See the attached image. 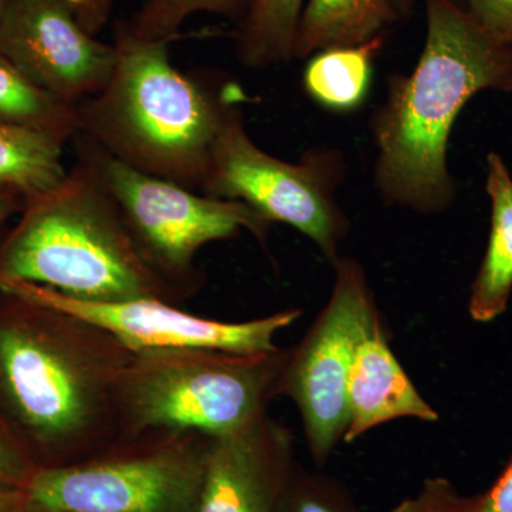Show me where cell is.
I'll return each instance as SVG.
<instances>
[{
    "label": "cell",
    "instance_id": "4dcf8cb0",
    "mask_svg": "<svg viewBox=\"0 0 512 512\" xmlns=\"http://www.w3.org/2000/svg\"><path fill=\"white\" fill-rule=\"evenodd\" d=\"M10 0H0V28H2L3 19L8 12Z\"/></svg>",
    "mask_w": 512,
    "mask_h": 512
},
{
    "label": "cell",
    "instance_id": "ffe728a7",
    "mask_svg": "<svg viewBox=\"0 0 512 512\" xmlns=\"http://www.w3.org/2000/svg\"><path fill=\"white\" fill-rule=\"evenodd\" d=\"M248 6L249 0H144L133 18L124 22L140 39L173 43L180 39L185 20L195 13H212L237 26Z\"/></svg>",
    "mask_w": 512,
    "mask_h": 512
},
{
    "label": "cell",
    "instance_id": "d6986e66",
    "mask_svg": "<svg viewBox=\"0 0 512 512\" xmlns=\"http://www.w3.org/2000/svg\"><path fill=\"white\" fill-rule=\"evenodd\" d=\"M0 123L72 143L79 134L76 107L33 83L0 53Z\"/></svg>",
    "mask_w": 512,
    "mask_h": 512
},
{
    "label": "cell",
    "instance_id": "ac0fdd59",
    "mask_svg": "<svg viewBox=\"0 0 512 512\" xmlns=\"http://www.w3.org/2000/svg\"><path fill=\"white\" fill-rule=\"evenodd\" d=\"M306 0H249L235 26V56L247 69L265 70L293 59V43Z\"/></svg>",
    "mask_w": 512,
    "mask_h": 512
},
{
    "label": "cell",
    "instance_id": "52a82bcc",
    "mask_svg": "<svg viewBox=\"0 0 512 512\" xmlns=\"http://www.w3.org/2000/svg\"><path fill=\"white\" fill-rule=\"evenodd\" d=\"M72 143L77 161L92 168L116 201L147 264L184 301L205 286L204 272L195 265L204 245L248 231L266 247L271 222L244 202L210 197L140 173L114 160L82 134Z\"/></svg>",
    "mask_w": 512,
    "mask_h": 512
},
{
    "label": "cell",
    "instance_id": "e0dca14e",
    "mask_svg": "<svg viewBox=\"0 0 512 512\" xmlns=\"http://www.w3.org/2000/svg\"><path fill=\"white\" fill-rule=\"evenodd\" d=\"M64 146L47 134L0 123V184L26 201L53 190L69 171L63 165Z\"/></svg>",
    "mask_w": 512,
    "mask_h": 512
},
{
    "label": "cell",
    "instance_id": "f1b7e54d",
    "mask_svg": "<svg viewBox=\"0 0 512 512\" xmlns=\"http://www.w3.org/2000/svg\"><path fill=\"white\" fill-rule=\"evenodd\" d=\"M501 92L512 93V45L507 46V56H505V66L503 77H501Z\"/></svg>",
    "mask_w": 512,
    "mask_h": 512
},
{
    "label": "cell",
    "instance_id": "5b68a950",
    "mask_svg": "<svg viewBox=\"0 0 512 512\" xmlns=\"http://www.w3.org/2000/svg\"><path fill=\"white\" fill-rule=\"evenodd\" d=\"M289 349L239 355L211 349L133 352L119 390L121 439L150 430L217 437L262 414L278 397Z\"/></svg>",
    "mask_w": 512,
    "mask_h": 512
},
{
    "label": "cell",
    "instance_id": "9a60e30c",
    "mask_svg": "<svg viewBox=\"0 0 512 512\" xmlns=\"http://www.w3.org/2000/svg\"><path fill=\"white\" fill-rule=\"evenodd\" d=\"M399 20L390 0H306L293 59H309L330 47L363 45Z\"/></svg>",
    "mask_w": 512,
    "mask_h": 512
},
{
    "label": "cell",
    "instance_id": "ba28073f",
    "mask_svg": "<svg viewBox=\"0 0 512 512\" xmlns=\"http://www.w3.org/2000/svg\"><path fill=\"white\" fill-rule=\"evenodd\" d=\"M247 100L239 86L228 97L200 192L244 202L271 224L291 225L333 264L350 228L336 201V190L346 173L342 151L311 148L299 163L271 156L245 128L242 104Z\"/></svg>",
    "mask_w": 512,
    "mask_h": 512
},
{
    "label": "cell",
    "instance_id": "7402d4cb",
    "mask_svg": "<svg viewBox=\"0 0 512 512\" xmlns=\"http://www.w3.org/2000/svg\"><path fill=\"white\" fill-rule=\"evenodd\" d=\"M474 497L457 490L446 477L426 478L419 491L400 501L392 512H471Z\"/></svg>",
    "mask_w": 512,
    "mask_h": 512
},
{
    "label": "cell",
    "instance_id": "f546056e",
    "mask_svg": "<svg viewBox=\"0 0 512 512\" xmlns=\"http://www.w3.org/2000/svg\"><path fill=\"white\" fill-rule=\"evenodd\" d=\"M454 3L461 6V2L463 0H453ZM392 3L394 12L397 13L399 19L407 18V16L412 13L414 5H416V0H390Z\"/></svg>",
    "mask_w": 512,
    "mask_h": 512
},
{
    "label": "cell",
    "instance_id": "6da1fadb",
    "mask_svg": "<svg viewBox=\"0 0 512 512\" xmlns=\"http://www.w3.org/2000/svg\"><path fill=\"white\" fill-rule=\"evenodd\" d=\"M131 355L92 322L0 292V413L37 467L77 463L121 439Z\"/></svg>",
    "mask_w": 512,
    "mask_h": 512
},
{
    "label": "cell",
    "instance_id": "30bf717a",
    "mask_svg": "<svg viewBox=\"0 0 512 512\" xmlns=\"http://www.w3.org/2000/svg\"><path fill=\"white\" fill-rule=\"evenodd\" d=\"M0 292L70 313L100 326L133 352L151 349H211L239 355H262L279 349L275 338L301 318V309H286L265 318L222 322L202 318L160 299L83 302L45 286L10 284Z\"/></svg>",
    "mask_w": 512,
    "mask_h": 512
},
{
    "label": "cell",
    "instance_id": "2e32d148",
    "mask_svg": "<svg viewBox=\"0 0 512 512\" xmlns=\"http://www.w3.org/2000/svg\"><path fill=\"white\" fill-rule=\"evenodd\" d=\"M383 43L382 35L363 45L330 47L315 53L303 72L306 94L336 113L356 110L369 93L373 62Z\"/></svg>",
    "mask_w": 512,
    "mask_h": 512
},
{
    "label": "cell",
    "instance_id": "9c48e42d",
    "mask_svg": "<svg viewBox=\"0 0 512 512\" xmlns=\"http://www.w3.org/2000/svg\"><path fill=\"white\" fill-rule=\"evenodd\" d=\"M332 266V295L301 343L289 348L278 389V397L298 407L318 467L348 430V380L357 346L386 326L360 262L339 256Z\"/></svg>",
    "mask_w": 512,
    "mask_h": 512
},
{
    "label": "cell",
    "instance_id": "4316f807",
    "mask_svg": "<svg viewBox=\"0 0 512 512\" xmlns=\"http://www.w3.org/2000/svg\"><path fill=\"white\" fill-rule=\"evenodd\" d=\"M0 512H32L25 488H0Z\"/></svg>",
    "mask_w": 512,
    "mask_h": 512
},
{
    "label": "cell",
    "instance_id": "d4e9b609",
    "mask_svg": "<svg viewBox=\"0 0 512 512\" xmlns=\"http://www.w3.org/2000/svg\"><path fill=\"white\" fill-rule=\"evenodd\" d=\"M471 512H512V458L487 491L474 495Z\"/></svg>",
    "mask_w": 512,
    "mask_h": 512
},
{
    "label": "cell",
    "instance_id": "7a4b0ae2",
    "mask_svg": "<svg viewBox=\"0 0 512 512\" xmlns=\"http://www.w3.org/2000/svg\"><path fill=\"white\" fill-rule=\"evenodd\" d=\"M427 35L409 74L387 79L372 114L375 187L387 205L440 214L457 184L447 164L451 130L468 101L500 89L507 46L495 42L453 0H426Z\"/></svg>",
    "mask_w": 512,
    "mask_h": 512
},
{
    "label": "cell",
    "instance_id": "cb8c5ba5",
    "mask_svg": "<svg viewBox=\"0 0 512 512\" xmlns=\"http://www.w3.org/2000/svg\"><path fill=\"white\" fill-rule=\"evenodd\" d=\"M461 8L495 42L512 45V0H463Z\"/></svg>",
    "mask_w": 512,
    "mask_h": 512
},
{
    "label": "cell",
    "instance_id": "5bb4252c",
    "mask_svg": "<svg viewBox=\"0 0 512 512\" xmlns=\"http://www.w3.org/2000/svg\"><path fill=\"white\" fill-rule=\"evenodd\" d=\"M485 188L491 201L490 237L468 299V313L478 323L500 318L512 295V177L500 154L487 156Z\"/></svg>",
    "mask_w": 512,
    "mask_h": 512
},
{
    "label": "cell",
    "instance_id": "603a6c76",
    "mask_svg": "<svg viewBox=\"0 0 512 512\" xmlns=\"http://www.w3.org/2000/svg\"><path fill=\"white\" fill-rule=\"evenodd\" d=\"M37 464L0 413V488H25Z\"/></svg>",
    "mask_w": 512,
    "mask_h": 512
},
{
    "label": "cell",
    "instance_id": "3957f363",
    "mask_svg": "<svg viewBox=\"0 0 512 512\" xmlns=\"http://www.w3.org/2000/svg\"><path fill=\"white\" fill-rule=\"evenodd\" d=\"M109 83L76 106L79 134L140 173L200 191L225 103L237 83L214 93L171 62L170 45L114 23Z\"/></svg>",
    "mask_w": 512,
    "mask_h": 512
},
{
    "label": "cell",
    "instance_id": "277c9868",
    "mask_svg": "<svg viewBox=\"0 0 512 512\" xmlns=\"http://www.w3.org/2000/svg\"><path fill=\"white\" fill-rule=\"evenodd\" d=\"M18 282L83 302H184L147 264L116 201L82 161L53 190L25 201L0 242V288Z\"/></svg>",
    "mask_w": 512,
    "mask_h": 512
},
{
    "label": "cell",
    "instance_id": "83f0119b",
    "mask_svg": "<svg viewBox=\"0 0 512 512\" xmlns=\"http://www.w3.org/2000/svg\"><path fill=\"white\" fill-rule=\"evenodd\" d=\"M25 198L12 188L0 191V227L25 207Z\"/></svg>",
    "mask_w": 512,
    "mask_h": 512
},
{
    "label": "cell",
    "instance_id": "8fae6325",
    "mask_svg": "<svg viewBox=\"0 0 512 512\" xmlns=\"http://www.w3.org/2000/svg\"><path fill=\"white\" fill-rule=\"evenodd\" d=\"M0 53L57 100L97 96L116 66V47L80 25L69 0H10Z\"/></svg>",
    "mask_w": 512,
    "mask_h": 512
},
{
    "label": "cell",
    "instance_id": "1f68e13d",
    "mask_svg": "<svg viewBox=\"0 0 512 512\" xmlns=\"http://www.w3.org/2000/svg\"><path fill=\"white\" fill-rule=\"evenodd\" d=\"M5 188H8V187H5V185L0 184V191L5 190Z\"/></svg>",
    "mask_w": 512,
    "mask_h": 512
},
{
    "label": "cell",
    "instance_id": "44dd1931",
    "mask_svg": "<svg viewBox=\"0 0 512 512\" xmlns=\"http://www.w3.org/2000/svg\"><path fill=\"white\" fill-rule=\"evenodd\" d=\"M274 512H357L345 493L325 477L293 470Z\"/></svg>",
    "mask_w": 512,
    "mask_h": 512
},
{
    "label": "cell",
    "instance_id": "8992f818",
    "mask_svg": "<svg viewBox=\"0 0 512 512\" xmlns=\"http://www.w3.org/2000/svg\"><path fill=\"white\" fill-rule=\"evenodd\" d=\"M211 436L150 430L77 463L39 467L25 491L32 512H197Z\"/></svg>",
    "mask_w": 512,
    "mask_h": 512
},
{
    "label": "cell",
    "instance_id": "484cf974",
    "mask_svg": "<svg viewBox=\"0 0 512 512\" xmlns=\"http://www.w3.org/2000/svg\"><path fill=\"white\" fill-rule=\"evenodd\" d=\"M80 25L96 36L109 22L116 0H69Z\"/></svg>",
    "mask_w": 512,
    "mask_h": 512
},
{
    "label": "cell",
    "instance_id": "7c38bea8",
    "mask_svg": "<svg viewBox=\"0 0 512 512\" xmlns=\"http://www.w3.org/2000/svg\"><path fill=\"white\" fill-rule=\"evenodd\" d=\"M292 471V431L262 414L212 437L197 512H274Z\"/></svg>",
    "mask_w": 512,
    "mask_h": 512
},
{
    "label": "cell",
    "instance_id": "4fadbf2b",
    "mask_svg": "<svg viewBox=\"0 0 512 512\" xmlns=\"http://www.w3.org/2000/svg\"><path fill=\"white\" fill-rule=\"evenodd\" d=\"M348 410L345 443H353L367 431L403 417L427 423L439 420V414L417 392L394 357L386 326L357 346L348 380Z\"/></svg>",
    "mask_w": 512,
    "mask_h": 512
}]
</instances>
